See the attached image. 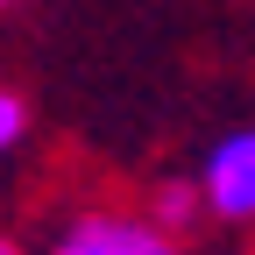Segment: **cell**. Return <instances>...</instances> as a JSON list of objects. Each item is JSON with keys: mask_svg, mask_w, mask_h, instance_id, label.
<instances>
[{"mask_svg": "<svg viewBox=\"0 0 255 255\" xmlns=\"http://www.w3.org/2000/svg\"><path fill=\"white\" fill-rule=\"evenodd\" d=\"M199 206H213L234 227H255V128L220 135L206 170H199Z\"/></svg>", "mask_w": 255, "mask_h": 255, "instance_id": "cell-1", "label": "cell"}, {"mask_svg": "<svg viewBox=\"0 0 255 255\" xmlns=\"http://www.w3.org/2000/svg\"><path fill=\"white\" fill-rule=\"evenodd\" d=\"M57 255H184L177 234H163L142 213H78L64 227Z\"/></svg>", "mask_w": 255, "mask_h": 255, "instance_id": "cell-2", "label": "cell"}, {"mask_svg": "<svg viewBox=\"0 0 255 255\" xmlns=\"http://www.w3.org/2000/svg\"><path fill=\"white\" fill-rule=\"evenodd\" d=\"M199 213V191H184V184H170V191H156V227H184V220Z\"/></svg>", "mask_w": 255, "mask_h": 255, "instance_id": "cell-3", "label": "cell"}, {"mask_svg": "<svg viewBox=\"0 0 255 255\" xmlns=\"http://www.w3.org/2000/svg\"><path fill=\"white\" fill-rule=\"evenodd\" d=\"M21 135H28V107L14 100V92H0V156H7Z\"/></svg>", "mask_w": 255, "mask_h": 255, "instance_id": "cell-4", "label": "cell"}, {"mask_svg": "<svg viewBox=\"0 0 255 255\" xmlns=\"http://www.w3.org/2000/svg\"><path fill=\"white\" fill-rule=\"evenodd\" d=\"M0 255H21V248H14V241H0Z\"/></svg>", "mask_w": 255, "mask_h": 255, "instance_id": "cell-5", "label": "cell"}, {"mask_svg": "<svg viewBox=\"0 0 255 255\" xmlns=\"http://www.w3.org/2000/svg\"><path fill=\"white\" fill-rule=\"evenodd\" d=\"M0 7H7V0H0Z\"/></svg>", "mask_w": 255, "mask_h": 255, "instance_id": "cell-6", "label": "cell"}]
</instances>
